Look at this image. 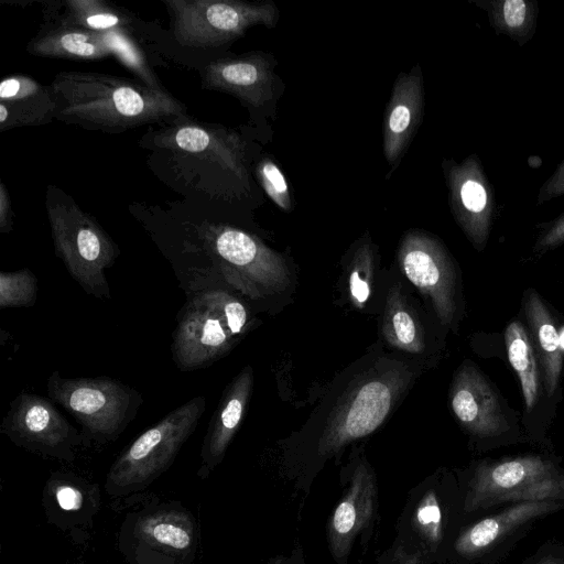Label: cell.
Returning a JSON list of instances; mask_svg holds the SVG:
<instances>
[{"label": "cell", "mask_w": 564, "mask_h": 564, "mask_svg": "<svg viewBox=\"0 0 564 564\" xmlns=\"http://www.w3.org/2000/svg\"><path fill=\"white\" fill-rule=\"evenodd\" d=\"M138 144L152 174L184 199L227 210L249 193V144L236 129L188 113L150 126Z\"/></svg>", "instance_id": "obj_1"}, {"label": "cell", "mask_w": 564, "mask_h": 564, "mask_svg": "<svg viewBox=\"0 0 564 564\" xmlns=\"http://www.w3.org/2000/svg\"><path fill=\"white\" fill-rule=\"evenodd\" d=\"M50 86L57 104L56 120L85 130L122 133L188 115L186 105L165 88L127 77L62 70Z\"/></svg>", "instance_id": "obj_2"}, {"label": "cell", "mask_w": 564, "mask_h": 564, "mask_svg": "<svg viewBox=\"0 0 564 564\" xmlns=\"http://www.w3.org/2000/svg\"><path fill=\"white\" fill-rule=\"evenodd\" d=\"M170 15L167 39L173 61L197 70L219 56L221 48L256 25L273 28L279 9L271 1L162 0Z\"/></svg>", "instance_id": "obj_3"}, {"label": "cell", "mask_w": 564, "mask_h": 564, "mask_svg": "<svg viewBox=\"0 0 564 564\" xmlns=\"http://www.w3.org/2000/svg\"><path fill=\"white\" fill-rule=\"evenodd\" d=\"M45 209L55 254L70 276L87 294L109 299L105 271L119 257L118 245L93 215L57 185L46 186Z\"/></svg>", "instance_id": "obj_4"}, {"label": "cell", "mask_w": 564, "mask_h": 564, "mask_svg": "<svg viewBox=\"0 0 564 564\" xmlns=\"http://www.w3.org/2000/svg\"><path fill=\"white\" fill-rule=\"evenodd\" d=\"M249 326L243 303L224 290L196 293L173 333L172 356L182 371L205 368L227 355Z\"/></svg>", "instance_id": "obj_5"}, {"label": "cell", "mask_w": 564, "mask_h": 564, "mask_svg": "<svg viewBox=\"0 0 564 564\" xmlns=\"http://www.w3.org/2000/svg\"><path fill=\"white\" fill-rule=\"evenodd\" d=\"M205 405V397H195L140 434L111 465L106 491L110 496L132 495L166 471L195 432Z\"/></svg>", "instance_id": "obj_6"}, {"label": "cell", "mask_w": 564, "mask_h": 564, "mask_svg": "<svg viewBox=\"0 0 564 564\" xmlns=\"http://www.w3.org/2000/svg\"><path fill=\"white\" fill-rule=\"evenodd\" d=\"M46 388L48 398L76 420L86 438L99 444L117 440L142 404L139 391L105 376L64 378L53 371Z\"/></svg>", "instance_id": "obj_7"}, {"label": "cell", "mask_w": 564, "mask_h": 564, "mask_svg": "<svg viewBox=\"0 0 564 564\" xmlns=\"http://www.w3.org/2000/svg\"><path fill=\"white\" fill-rule=\"evenodd\" d=\"M412 373L404 365L371 369L351 386L324 426L318 442L321 455H332L345 445L375 432L404 392Z\"/></svg>", "instance_id": "obj_8"}, {"label": "cell", "mask_w": 564, "mask_h": 564, "mask_svg": "<svg viewBox=\"0 0 564 564\" xmlns=\"http://www.w3.org/2000/svg\"><path fill=\"white\" fill-rule=\"evenodd\" d=\"M198 528L176 502L147 507L128 516L119 546L131 564H194Z\"/></svg>", "instance_id": "obj_9"}, {"label": "cell", "mask_w": 564, "mask_h": 564, "mask_svg": "<svg viewBox=\"0 0 564 564\" xmlns=\"http://www.w3.org/2000/svg\"><path fill=\"white\" fill-rule=\"evenodd\" d=\"M545 500H564V474L549 459L525 455L480 464L469 482L465 510Z\"/></svg>", "instance_id": "obj_10"}, {"label": "cell", "mask_w": 564, "mask_h": 564, "mask_svg": "<svg viewBox=\"0 0 564 564\" xmlns=\"http://www.w3.org/2000/svg\"><path fill=\"white\" fill-rule=\"evenodd\" d=\"M0 432L17 446L67 462L89 443L51 399L31 392H21L11 401Z\"/></svg>", "instance_id": "obj_11"}, {"label": "cell", "mask_w": 564, "mask_h": 564, "mask_svg": "<svg viewBox=\"0 0 564 564\" xmlns=\"http://www.w3.org/2000/svg\"><path fill=\"white\" fill-rule=\"evenodd\" d=\"M398 260L405 278L430 299L440 322L452 326L457 314V271L443 243L426 232L408 231Z\"/></svg>", "instance_id": "obj_12"}, {"label": "cell", "mask_w": 564, "mask_h": 564, "mask_svg": "<svg viewBox=\"0 0 564 564\" xmlns=\"http://www.w3.org/2000/svg\"><path fill=\"white\" fill-rule=\"evenodd\" d=\"M452 215L477 251H482L496 219L495 188L476 153L462 162L445 159L442 163Z\"/></svg>", "instance_id": "obj_13"}, {"label": "cell", "mask_w": 564, "mask_h": 564, "mask_svg": "<svg viewBox=\"0 0 564 564\" xmlns=\"http://www.w3.org/2000/svg\"><path fill=\"white\" fill-rule=\"evenodd\" d=\"M451 409L459 424L478 438H497L516 427L517 420L491 382L471 362L455 372Z\"/></svg>", "instance_id": "obj_14"}, {"label": "cell", "mask_w": 564, "mask_h": 564, "mask_svg": "<svg viewBox=\"0 0 564 564\" xmlns=\"http://www.w3.org/2000/svg\"><path fill=\"white\" fill-rule=\"evenodd\" d=\"M202 88L229 94L246 107L264 106L273 95V63L261 52L219 56L198 69Z\"/></svg>", "instance_id": "obj_15"}, {"label": "cell", "mask_w": 564, "mask_h": 564, "mask_svg": "<svg viewBox=\"0 0 564 564\" xmlns=\"http://www.w3.org/2000/svg\"><path fill=\"white\" fill-rule=\"evenodd\" d=\"M41 3L43 20L58 21L95 32H134L149 39L164 57L166 31L156 22H147L128 10L104 0H62Z\"/></svg>", "instance_id": "obj_16"}, {"label": "cell", "mask_w": 564, "mask_h": 564, "mask_svg": "<svg viewBox=\"0 0 564 564\" xmlns=\"http://www.w3.org/2000/svg\"><path fill=\"white\" fill-rule=\"evenodd\" d=\"M423 106V77L421 67L416 64L410 72L399 73L386 109L382 126L383 154L391 165L408 149L420 126Z\"/></svg>", "instance_id": "obj_17"}, {"label": "cell", "mask_w": 564, "mask_h": 564, "mask_svg": "<svg viewBox=\"0 0 564 564\" xmlns=\"http://www.w3.org/2000/svg\"><path fill=\"white\" fill-rule=\"evenodd\" d=\"M376 499L375 475L367 463H360L328 524L329 547L338 563H345L354 539L372 520Z\"/></svg>", "instance_id": "obj_18"}, {"label": "cell", "mask_w": 564, "mask_h": 564, "mask_svg": "<svg viewBox=\"0 0 564 564\" xmlns=\"http://www.w3.org/2000/svg\"><path fill=\"white\" fill-rule=\"evenodd\" d=\"M252 386V369L246 367L224 390L202 444L197 471L200 479L207 478L223 460L246 414Z\"/></svg>", "instance_id": "obj_19"}, {"label": "cell", "mask_w": 564, "mask_h": 564, "mask_svg": "<svg viewBox=\"0 0 564 564\" xmlns=\"http://www.w3.org/2000/svg\"><path fill=\"white\" fill-rule=\"evenodd\" d=\"M57 104L51 86L14 74L0 83V131L37 127L56 120Z\"/></svg>", "instance_id": "obj_20"}, {"label": "cell", "mask_w": 564, "mask_h": 564, "mask_svg": "<svg viewBox=\"0 0 564 564\" xmlns=\"http://www.w3.org/2000/svg\"><path fill=\"white\" fill-rule=\"evenodd\" d=\"M522 307L539 362L543 391L547 397H553L558 390L564 360L560 333L549 307L534 289L525 290Z\"/></svg>", "instance_id": "obj_21"}, {"label": "cell", "mask_w": 564, "mask_h": 564, "mask_svg": "<svg viewBox=\"0 0 564 564\" xmlns=\"http://www.w3.org/2000/svg\"><path fill=\"white\" fill-rule=\"evenodd\" d=\"M26 51L34 56L97 61L111 55L100 32L53 20H43Z\"/></svg>", "instance_id": "obj_22"}, {"label": "cell", "mask_w": 564, "mask_h": 564, "mask_svg": "<svg viewBox=\"0 0 564 564\" xmlns=\"http://www.w3.org/2000/svg\"><path fill=\"white\" fill-rule=\"evenodd\" d=\"M561 507V501L555 500L516 503L469 527L457 539L455 549L464 556L476 555L496 544L517 528Z\"/></svg>", "instance_id": "obj_23"}, {"label": "cell", "mask_w": 564, "mask_h": 564, "mask_svg": "<svg viewBox=\"0 0 564 564\" xmlns=\"http://www.w3.org/2000/svg\"><path fill=\"white\" fill-rule=\"evenodd\" d=\"M46 514L58 527L90 521L99 506L98 487L73 474H53L43 496Z\"/></svg>", "instance_id": "obj_24"}, {"label": "cell", "mask_w": 564, "mask_h": 564, "mask_svg": "<svg viewBox=\"0 0 564 564\" xmlns=\"http://www.w3.org/2000/svg\"><path fill=\"white\" fill-rule=\"evenodd\" d=\"M481 9L489 25L519 46L527 45L535 35L539 21V3L535 0H469Z\"/></svg>", "instance_id": "obj_25"}, {"label": "cell", "mask_w": 564, "mask_h": 564, "mask_svg": "<svg viewBox=\"0 0 564 564\" xmlns=\"http://www.w3.org/2000/svg\"><path fill=\"white\" fill-rule=\"evenodd\" d=\"M505 343L509 362L516 371L527 411L538 404L543 391L539 362L529 334L519 321H511L505 330Z\"/></svg>", "instance_id": "obj_26"}, {"label": "cell", "mask_w": 564, "mask_h": 564, "mask_svg": "<svg viewBox=\"0 0 564 564\" xmlns=\"http://www.w3.org/2000/svg\"><path fill=\"white\" fill-rule=\"evenodd\" d=\"M382 335L391 347L405 352L421 354L425 348L422 328L399 284L391 286L387 293Z\"/></svg>", "instance_id": "obj_27"}, {"label": "cell", "mask_w": 564, "mask_h": 564, "mask_svg": "<svg viewBox=\"0 0 564 564\" xmlns=\"http://www.w3.org/2000/svg\"><path fill=\"white\" fill-rule=\"evenodd\" d=\"M37 297V279L29 268L0 273V307H29Z\"/></svg>", "instance_id": "obj_28"}, {"label": "cell", "mask_w": 564, "mask_h": 564, "mask_svg": "<svg viewBox=\"0 0 564 564\" xmlns=\"http://www.w3.org/2000/svg\"><path fill=\"white\" fill-rule=\"evenodd\" d=\"M375 274V252L370 243H362L354 253L349 271V293L352 303L361 307L371 294Z\"/></svg>", "instance_id": "obj_29"}, {"label": "cell", "mask_w": 564, "mask_h": 564, "mask_svg": "<svg viewBox=\"0 0 564 564\" xmlns=\"http://www.w3.org/2000/svg\"><path fill=\"white\" fill-rule=\"evenodd\" d=\"M260 186L268 197L282 210L292 208L289 184L281 169L270 159L262 158L254 167Z\"/></svg>", "instance_id": "obj_30"}, {"label": "cell", "mask_w": 564, "mask_h": 564, "mask_svg": "<svg viewBox=\"0 0 564 564\" xmlns=\"http://www.w3.org/2000/svg\"><path fill=\"white\" fill-rule=\"evenodd\" d=\"M564 245V212L551 220L538 225L533 252L543 254Z\"/></svg>", "instance_id": "obj_31"}, {"label": "cell", "mask_w": 564, "mask_h": 564, "mask_svg": "<svg viewBox=\"0 0 564 564\" xmlns=\"http://www.w3.org/2000/svg\"><path fill=\"white\" fill-rule=\"evenodd\" d=\"M564 196V155L553 173L542 183L536 195V205L541 206Z\"/></svg>", "instance_id": "obj_32"}, {"label": "cell", "mask_w": 564, "mask_h": 564, "mask_svg": "<svg viewBox=\"0 0 564 564\" xmlns=\"http://www.w3.org/2000/svg\"><path fill=\"white\" fill-rule=\"evenodd\" d=\"M13 227V210L9 189L0 181V232L9 234Z\"/></svg>", "instance_id": "obj_33"}, {"label": "cell", "mask_w": 564, "mask_h": 564, "mask_svg": "<svg viewBox=\"0 0 564 564\" xmlns=\"http://www.w3.org/2000/svg\"><path fill=\"white\" fill-rule=\"evenodd\" d=\"M543 564H562V563H560L557 561H546Z\"/></svg>", "instance_id": "obj_34"}, {"label": "cell", "mask_w": 564, "mask_h": 564, "mask_svg": "<svg viewBox=\"0 0 564 564\" xmlns=\"http://www.w3.org/2000/svg\"><path fill=\"white\" fill-rule=\"evenodd\" d=\"M276 564H281V563H276Z\"/></svg>", "instance_id": "obj_35"}]
</instances>
